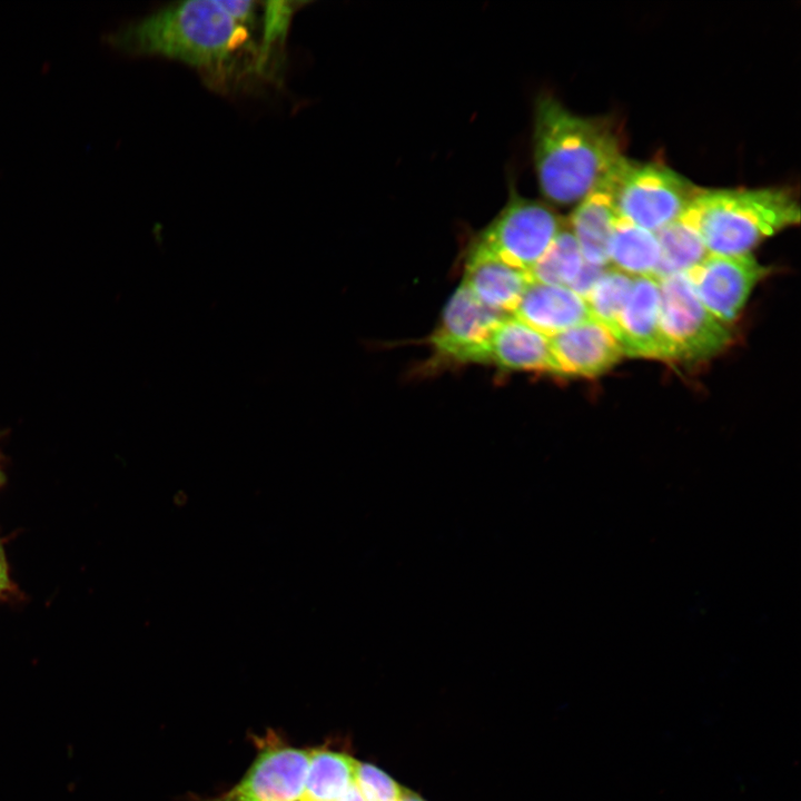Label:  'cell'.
Listing matches in <instances>:
<instances>
[{"label": "cell", "mask_w": 801, "mask_h": 801, "mask_svg": "<svg viewBox=\"0 0 801 801\" xmlns=\"http://www.w3.org/2000/svg\"><path fill=\"white\" fill-rule=\"evenodd\" d=\"M632 281L633 276L623 271L615 268L604 269L584 298L592 317L611 332L627 298Z\"/></svg>", "instance_id": "cell-20"}, {"label": "cell", "mask_w": 801, "mask_h": 801, "mask_svg": "<svg viewBox=\"0 0 801 801\" xmlns=\"http://www.w3.org/2000/svg\"><path fill=\"white\" fill-rule=\"evenodd\" d=\"M354 785L362 801H400L406 790L376 765L359 761Z\"/></svg>", "instance_id": "cell-21"}, {"label": "cell", "mask_w": 801, "mask_h": 801, "mask_svg": "<svg viewBox=\"0 0 801 801\" xmlns=\"http://www.w3.org/2000/svg\"><path fill=\"white\" fill-rule=\"evenodd\" d=\"M340 801H362L358 793L356 792L355 785Z\"/></svg>", "instance_id": "cell-24"}, {"label": "cell", "mask_w": 801, "mask_h": 801, "mask_svg": "<svg viewBox=\"0 0 801 801\" xmlns=\"http://www.w3.org/2000/svg\"><path fill=\"white\" fill-rule=\"evenodd\" d=\"M513 316L547 337L593 318L571 288L536 281L528 284Z\"/></svg>", "instance_id": "cell-13"}, {"label": "cell", "mask_w": 801, "mask_h": 801, "mask_svg": "<svg viewBox=\"0 0 801 801\" xmlns=\"http://www.w3.org/2000/svg\"><path fill=\"white\" fill-rule=\"evenodd\" d=\"M357 760L325 748L310 749L300 801H340L354 787Z\"/></svg>", "instance_id": "cell-17"}, {"label": "cell", "mask_w": 801, "mask_h": 801, "mask_svg": "<svg viewBox=\"0 0 801 801\" xmlns=\"http://www.w3.org/2000/svg\"><path fill=\"white\" fill-rule=\"evenodd\" d=\"M583 265L578 244L565 221L547 250L527 274L531 281L570 288Z\"/></svg>", "instance_id": "cell-19"}, {"label": "cell", "mask_w": 801, "mask_h": 801, "mask_svg": "<svg viewBox=\"0 0 801 801\" xmlns=\"http://www.w3.org/2000/svg\"><path fill=\"white\" fill-rule=\"evenodd\" d=\"M601 186L616 215L652 233L678 220L702 189L665 166L624 156Z\"/></svg>", "instance_id": "cell-4"}, {"label": "cell", "mask_w": 801, "mask_h": 801, "mask_svg": "<svg viewBox=\"0 0 801 801\" xmlns=\"http://www.w3.org/2000/svg\"><path fill=\"white\" fill-rule=\"evenodd\" d=\"M310 749L265 745L234 788L207 801H300Z\"/></svg>", "instance_id": "cell-9"}, {"label": "cell", "mask_w": 801, "mask_h": 801, "mask_svg": "<svg viewBox=\"0 0 801 801\" xmlns=\"http://www.w3.org/2000/svg\"><path fill=\"white\" fill-rule=\"evenodd\" d=\"M659 281L660 328L671 360H702L730 344V333L701 304L685 273Z\"/></svg>", "instance_id": "cell-5"}, {"label": "cell", "mask_w": 801, "mask_h": 801, "mask_svg": "<svg viewBox=\"0 0 801 801\" xmlns=\"http://www.w3.org/2000/svg\"><path fill=\"white\" fill-rule=\"evenodd\" d=\"M400 801H426V800L423 799L417 793L406 789Z\"/></svg>", "instance_id": "cell-23"}, {"label": "cell", "mask_w": 801, "mask_h": 801, "mask_svg": "<svg viewBox=\"0 0 801 801\" xmlns=\"http://www.w3.org/2000/svg\"><path fill=\"white\" fill-rule=\"evenodd\" d=\"M9 586H10V578H9V573H8V565H7L2 548L0 546V594L3 591L8 590Z\"/></svg>", "instance_id": "cell-22"}, {"label": "cell", "mask_w": 801, "mask_h": 801, "mask_svg": "<svg viewBox=\"0 0 801 801\" xmlns=\"http://www.w3.org/2000/svg\"><path fill=\"white\" fill-rule=\"evenodd\" d=\"M264 8L235 16L221 0L176 2L135 20L108 36L121 51L165 57L201 72L212 83H227L244 63L261 76L269 69L263 55ZM249 72V71H248ZM250 73V72H249Z\"/></svg>", "instance_id": "cell-1"}, {"label": "cell", "mask_w": 801, "mask_h": 801, "mask_svg": "<svg viewBox=\"0 0 801 801\" xmlns=\"http://www.w3.org/2000/svg\"><path fill=\"white\" fill-rule=\"evenodd\" d=\"M491 362L513 370L557 374L550 337L512 315L496 327L491 342Z\"/></svg>", "instance_id": "cell-14"}, {"label": "cell", "mask_w": 801, "mask_h": 801, "mask_svg": "<svg viewBox=\"0 0 801 801\" xmlns=\"http://www.w3.org/2000/svg\"><path fill=\"white\" fill-rule=\"evenodd\" d=\"M751 254H709L685 275L701 304L719 322H732L754 285L767 275Z\"/></svg>", "instance_id": "cell-8"}, {"label": "cell", "mask_w": 801, "mask_h": 801, "mask_svg": "<svg viewBox=\"0 0 801 801\" xmlns=\"http://www.w3.org/2000/svg\"><path fill=\"white\" fill-rule=\"evenodd\" d=\"M533 155L542 194L562 206L583 200L623 157L611 125L574 115L546 95L535 105Z\"/></svg>", "instance_id": "cell-2"}, {"label": "cell", "mask_w": 801, "mask_h": 801, "mask_svg": "<svg viewBox=\"0 0 801 801\" xmlns=\"http://www.w3.org/2000/svg\"><path fill=\"white\" fill-rule=\"evenodd\" d=\"M612 333L625 355L671 360L660 328L659 279L633 277Z\"/></svg>", "instance_id": "cell-10"}, {"label": "cell", "mask_w": 801, "mask_h": 801, "mask_svg": "<svg viewBox=\"0 0 801 801\" xmlns=\"http://www.w3.org/2000/svg\"><path fill=\"white\" fill-rule=\"evenodd\" d=\"M660 261L655 233L616 215L609 247V264L630 276H653Z\"/></svg>", "instance_id": "cell-16"}, {"label": "cell", "mask_w": 801, "mask_h": 801, "mask_svg": "<svg viewBox=\"0 0 801 801\" xmlns=\"http://www.w3.org/2000/svg\"><path fill=\"white\" fill-rule=\"evenodd\" d=\"M506 316L482 304L462 284L429 339L436 357L451 363H490L493 334Z\"/></svg>", "instance_id": "cell-7"}, {"label": "cell", "mask_w": 801, "mask_h": 801, "mask_svg": "<svg viewBox=\"0 0 801 801\" xmlns=\"http://www.w3.org/2000/svg\"><path fill=\"white\" fill-rule=\"evenodd\" d=\"M528 274L515 268L474 240L466 258L463 284L485 306L510 315L516 309Z\"/></svg>", "instance_id": "cell-12"}, {"label": "cell", "mask_w": 801, "mask_h": 801, "mask_svg": "<svg viewBox=\"0 0 801 801\" xmlns=\"http://www.w3.org/2000/svg\"><path fill=\"white\" fill-rule=\"evenodd\" d=\"M564 224L548 206L512 194L507 205L475 240L504 263L527 273Z\"/></svg>", "instance_id": "cell-6"}, {"label": "cell", "mask_w": 801, "mask_h": 801, "mask_svg": "<svg viewBox=\"0 0 801 801\" xmlns=\"http://www.w3.org/2000/svg\"><path fill=\"white\" fill-rule=\"evenodd\" d=\"M3 479H4V477H3V473H2V469H1V466H0V486H1V484L3 483Z\"/></svg>", "instance_id": "cell-25"}, {"label": "cell", "mask_w": 801, "mask_h": 801, "mask_svg": "<svg viewBox=\"0 0 801 801\" xmlns=\"http://www.w3.org/2000/svg\"><path fill=\"white\" fill-rule=\"evenodd\" d=\"M655 235L660 245V261L653 277L659 280L686 273L709 255L699 235L680 219L661 228Z\"/></svg>", "instance_id": "cell-18"}, {"label": "cell", "mask_w": 801, "mask_h": 801, "mask_svg": "<svg viewBox=\"0 0 801 801\" xmlns=\"http://www.w3.org/2000/svg\"><path fill=\"white\" fill-rule=\"evenodd\" d=\"M709 254H750L764 238L800 221L799 204L787 188L701 189L679 218Z\"/></svg>", "instance_id": "cell-3"}, {"label": "cell", "mask_w": 801, "mask_h": 801, "mask_svg": "<svg viewBox=\"0 0 801 801\" xmlns=\"http://www.w3.org/2000/svg\"><path fill=\"white\" fill-rule=\"evenodd\" d=\"M616 212L605 187L599 186L573 210L568 226L584 261L599 267L609 265V247Z\"/></svg>", "instance_id": "cell-15"}, {"label": "cell", "mask_w": 801, "mask_h": 801, "mask_svg": "<svg viewBox=\"0 0 801 801\" xmlns=\"http://www.w3.org/2000/svg\"><path fill=\"white\" fill-rule=\"evenodd\" d=\"M550 344L558 375L594 377L623 355L613 333L594 318L553 335Z\"/></svg>", "instance_id": "cell-11"}]
</instances>
